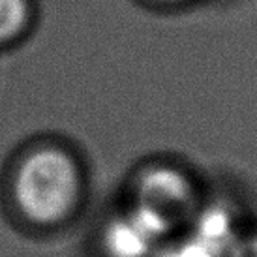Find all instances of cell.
Masks as SVG:
<instances>
[{"instance_id": "cell-1", "label": "cell", "mask_w": 257, "mask_h": 257, "mask_svg": "<svg viewBox=\"0 0 257 257\" xmlns=\"http://www.w3.org/2000/svg\"><path fill=\"white\" fill-rule=\"evenodd\" d=\"M17 208L30 223L53 227L75 212L83 197L81 167L70 152L45 147L25 156L14 180Z\"/></svg>"}, {"instance_id": "cell-2", "label": "cell", "mask_w": 257, "mask_h": 257, "mask_svg": "<svg viewBox=\"0 0 257 257\" xmlns=\"http://www.w3.org/2000/svg\"><path fill=\"white\" fill-rule=\"evenodd\" d=\"M136 208L165 231L195 212V190L188 177L173 167H152L139 179Z\"/></svg>"}, {"instance_id": "cell-3", "label": "cell", "mask_w": 257, "mask_h": 257, "mask_svg": "<svg viewBox=\"0 0 257 257\" xmlns=\"http://www.w3.org/2000/svg\"><path fill=\"white\" fill-rule=\"evenodd\" d=\"M165 233L160 223L134 208L128 216H120L109 225L103 240L111 257H149Z\"/></svg>"}, {"instance_id": "cell-4", "label": "cell", "mask_w": 257, "mask_h": 257, "mask_svg": "<svg viewBox=\"0 0 257 257\" xmlns=\"http://www.w3.org/2000/svg\"><path fill=\"white\" fill-rule=\"evenodd\" d=\"M32 23L30 0H0V45L15 42Z\"/></svg>"}, {"instance_id": "cell-5", "label": "cell", "mask_w": 257, "mask_h": 257, "mask_svg": "<svg viewBox=\"0 0 257 257\" xmlns=\"http://www.w3.org/2000/svg\"><path fill=\"white\" fill-rule=\"evenodd\" d=\"M227 257H257V235L235 238L227 248Z\"/></svg>"}, {"instance_id": "cell-6", "label": "cell", "mask_w": 257, "mask_h": 257, "mask_svg": "<svg viewBox=\"0 0 257 257\" xmlns=\"http://www.w3.org/2000/svg\"><path fill=\"white\" fill-rule=\"evenodd\" d=\"M156 2H165V4H180V2H188V0H156Z\"/></svg>"}]
</instances>
